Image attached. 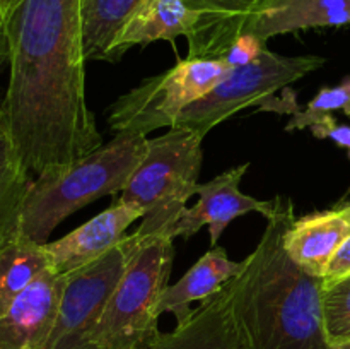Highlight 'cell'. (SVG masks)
Returning <instances> with one entry per match:
<instances>
[{
    "mask_svg": "<svg viewBox=\"0 0 350 349\" xmlns=\"http://www.w3.org/2000/svg\"><path fill=\"white\" fill-rule=\"evenodd\" d=\"M82 9L84 0H23L3 21L9 86L0 109L36 174L103 146L85 99Z\"/></svg>",
    "mask_w": 350,
    "mask_h": 349,
    "instance_id": "obj_1",
    "label": "cell"
},
{
    "mask_svg": "<svg viewBox=\"0 0 350 349\" xmlns=\"http://www.w3.org/2000/svg\"><path fill=\"white\" fill-rule=\"evenodd\" d=\"M289 198L277 197L256 248L229 281L236 322L248 349H328L323 327V279L308 274L284 250L294 221Z\"/></svg>",
    "mask_w": 350,
    "mask_h": 349,
    "instance_id": "obj_2",
    "label": "cell"
},
{
    "mask_svg": "<svg viewBox=\"0 0 350 349\" xmlns=\"http://www.w3.org/2000/svg\"><path fill=\"white\" fill-rule=\"evenodd\" d=\"M146 153L147 137L115 133L108 144L75 163L44 170L27 190L17 233L41 245L48 243L53 229L75 211L125 190Z\"/></svg>",
    "mask_w": 350,
    "mask_h": 349,
    "instance_id": "obj_3",
    "label": "cell"
},
{
    "mask_svg": "<svg viewBox=\"0 0 350 349\" xmlns=\"http://www.w3.org/2000/svg\"><path fill=\"white\" fill-rule=\"evenodd\" d=\"M202 140L200 133L178 127L147 139L146 156L120 197L142 211V222L135 231L139 238H173L171 231L187 209L188 198L197 194L204 161Z\"/></svg>",
    "mask_w": 350,
    "mask_h": 349,
    "instance_id": "obj_4",
    "label": "cell"
},
{
    "mask_svg": "<svg viewBox=\"0 0 350 349\" xmlns=\"http://www.w3.org/2000/svg\"><path fill=\"white\" fill-rule=\"evenodd\" d=\"M174 246L170 236L139 238L91 337L92 349H147L157 335L159 301L170 286Z\"/></svg>",
    "mask_w": 350,
    "mask_h": 349,
    "instance_id": "obj_5",
    "label": "cell"
},
{
    "mask_svg": "<svg viewBox=\"0 0 350 349\" xmlns=\"http://www.w3.org/2000/svg\"><path fill=\"white\" fill-rule=\"evenodd\" d=\"M229 70L231 67L219 58H183L120 96L109 106V129L144 137L163 127L173 129L181 112L208 94Z\"/></svg>",
    "mask_w": 350,
    "mask_h": 349,
    "instance_id": "obj_6",
    "label": "cell"
},
{
    "mask_svg": "<svg viewBox=\"0 0 350 349\" xmlns=\"http://www.w3.org/2000/svg\"><path fill=\"white\" fill-rule=\"evenodd\" d=\"M325 58L317 55L286 57L265 48L255 62L234 67L208 94L191 103L178 116V129L207 135L215 125L224 122L239 109L262 105L279 89L323 67Z\"/></svg>",
    "mask_w": 350,
    "mask_h": 349,
    "instance_id": "obj_7",
    "label": "cell"
},
{
    "mask_svg": "<svg viewBox=\"0 0 350 349\" xmlns=\"http://www.w3.org/2000/svg\"><path fill=\"white\" fill-rule=\"evenodd\" d=\"M139 245L135 233L85 267L65 274L53 331L43 349H92L91 337Z\"/></svg>",
    "mask_w": 350,
    "mask_h": 349,
    "instance_id": "obj_8",
    "label": "cell"
},
{
    "mask_svg": "<svg viewBox=\"0 0 350 349\" xmlns=\"http://www.w3.org/2000/svg\"><path fill=\"white\" fill-rule=\"evenodd\" d=\"M250 168L248 163L231 168L217 174L207 183L197 185L198 202L193 207H187L180 221L174 224L171 236L188 240L204 224H208L212 246H217L219 238L231 221L248 212H260L267 219L275 212L277 197L272 201H258L239 192L243 174Z\"/></svg>",
    "mask_w": 350,
    "mask_h": 349,
    "instance_id": "obj_9",
    "label": "cell"
},
{
    "mask_svg": "<svg viewBox=\"0 0 350 349\" xmlns=\"http://www.w3.org/2000/svg\"><path fill=\"white\" fill-rule=\"evenodd\" d=\"M65 274L48 269L0 315V349H43L53 331Z\"/></svg>",
    "mask_w": 350,
    "mask_h": 349,
    "instance_id": "obj_10",
    "label": "cell"
},
{
    "mask_svg": "<svg viewBox=\"0 0 350 349\" xmlns=\"http://www.w3.org/2000/svg\"><path fill=\"white\" fill-rule=\"evenodd\" d=\"M142 219V211L129 202L118 201L55 242L46 243L51 267L57 274H70L94 262L126 236V229Z\"/></svg>",
    "mask_w": 350,
    "mask_h": 349,
    "instance_id": "obj_11",
    "label": "cell"
},
{
    "mask_svg": "<svg viewBox=\"0 0 350 349\" xmlns=\"http://www.w3.org/2000/svg\"><path fill=\"white\" fill-rule=\"evenodd\" d=\"M147 349H248L232 310L229 283L174 331L157 332Z\"/></svg>",
    "mask_w": 350,
    "mask_h": 349,
    "instance_id": "obj_12",
    "label": "cell"
},
{
    "mask_svg": "<svg viewBox=\"0 0 350 349\" xmlns=\"http://www.w3.org/2000/svg\"><path fill=\"white\" fill-rule=\"evenodd\" d=\"M350 236V205L294 219L284 233V250L308 274L323 279L332 259Z\"/></svg>",
    "mask_w": 350,
    "mask_h": 349,
    "instance_id": "obj_13",
    "label": "cell"
},
{
    "mask_svg": "<svg viewBox=\"0 0 350 349\" xmlns=\"http://www.w3.org/2000/svg\"><path fill=\"white\" fill-rule=\"evenodd\" d=\"M350 24V0H262L245 33L262 40L286 33Z\"/></svg>",
    "mask_w": 350,
    "mask_h": 349,
    "instance_id": "obj_14",
    "label": "cell"
},
{
    "mask_svg": "<svg viewBox=\"0 0 350 349\" xmlns=\"http://www.w3.org/2000/svg\"><path fill=\"white\" fill-rule=\"evenodd\" d=\"M197 21L198 12L188 7L185 0H142L116 36L108 62L115 64L129 48L135 44L146 47L157 40L170 41L176 50L174 40L190 36Z\"/></svg>",
    "mask_w": 350,
    "mask_h": 349,
    "instance_id": "obj_15",
    "label": "cell"
},
{
    "mask_svg": "<svg viewBox=\"0 0 350 349\" xmlns=\"http://www.w3.org/2000/svg\"><path fill=\"white\" fill-rule=\"evenodd\" d=\"M198 12L188 40L190 58H221L232 41L245 33L250 16L262 0H185Z\"/></svg>",
    "mask_w": 350,
    "mask_h": 349,
    "instance_id": "obj_16",
    "label": "cell"
},
{
    "mask_svg": "<svg viewBox=\"0 0 350 349\" xmlns=\"http://www.w3.org/2000/svg\"><path fill=\"white\" fill-rule=\"evenodd\" d=\"M243 267L245 260L234 262L229 259L224 248L219 245L212 246L176 284L166 287L157 311L159 315L173 313L176 325L183 324L193 313L191 303H202L217 294L229 281L239 276Z\"/></svg>",
    "mask_w": 350,
    "mask_h": 349,
    "instance_id": "obj_17",
    "label": "cell"
},
{
    "mask_svg": "<svg viewBox=\"0 0 350 349\" xmlns=\"http://www.w3.org/2000/svg\"><path fill=\"white\" fill-rule=\"evenodd\" d=\"M48 269L53 267L46 243L41 245L17 233L0 245V315Z\"/></svg>",
    "mask_w": 350,
    "mask_h": 349,
    "instance_id": "obj_18",
    "label": "cell"
},
{
    "mask_svg": "<svg viewBox=\"0 0 350 349\" xmlns=\"http://www.w3.org/2000/svg\"><path fill=\"white\" fill-rule=\"evenodd\" d=\"M29 173L0 109V245L17 235L23 202L33 183Z\"/></svg>",
    "mask_w": 350,
    "mask_h": 349,
    "instance_id": "obj_19",
    "label": "cell"
},
{
    "mask_svg": "<svg viewBox=\"0 0 350 349\" xmlns=\"http://www.w3.org/2000/svg\"><path fill=\"white\" fill-rule=\"evenodd\" d=\"M142 0H84L82 33L88 60L108 62V53L122 27Z\"/></svg>",
    "mask_w": 350,
    "mask_h": 349,
    "instance_id": "obj_20",
    "label": "cell"
},
{
    "mask_svg": "<svg viewBox=\"0 0 350 349\" xmlns=\"http://www.w3.org/2000/svg\"><path fill=\"white\" fill-rule=\"evenodd\" d=\"M321 305L328 346L350 341V276L323 287Z\"/></svg>",
    "mask_w": 350,
    "mask_h": 349,
    "instance_id": "obj_21",
    "label": "cell"
},
{
    "mask_svg": "<svg viewBox=\"0 0 350 349\" xmlns=\"http://www.w3.org/2000/svg\"><path fill=\"white\" fill-rule=\"evenodd\" d=\"M335 109H342L345 115H350V77L334 88L320 89V92L308 103L303 112L294 113L293 118L286 125V130L293 132V130L306 129L318 123Z\"/></svg>",
    "mask_w": 350,
    "mask_h": 349,
    "instance_id": "obj_22",
    "label": "cell"
},
{
    "mask_svg": "<svg viewBox=\"0 0 350 349\" xmlns=\"http://www.w3.org/2000/svg\"><path fill=\"white\" fill-rule=\"evenodd\" d=\"M267 48V41L258 38L253 33H243L236 38L228 48L224 55L219 60L224 62L228 67H241V65H248L255 62L263 50Z\"/></svg>",
    "mask_w": 350,
    "mask_h": 349,
    "instance_id": "obj_23",
    "label": "cell"
},
{
    "mask_svg": "<svg viewBox=\"0 0 350 349\" xmlns=\"http://www.w3.org/2000/svg\"><path fill=\"white\" fill-rule=\"evenodd\" d=\"M311 132L318 139H330L338 146L345 147L350 157V125H342L332 115H327L320 122L310 127Z\"/></svg>",
    "mask_w": 350,
    "mask_h": 349,
    "instance_id": "obj_24",
    "label": "cell"
},
{
    "mask_svg": "<svg viewBox=\"0 0 350 349\" xmlns=\"http://www.w3.org/2000/svg\"><path fill=\"white\" fill-rule=\"evenodd\" d=\"M350 276V236L340 245L337 253L332 259L327 272L323 276V287L332 286L338 281L345 279Z\"/></svg>",
    "mask_w": 350,
    "mask_h": 349,
    "instance_id": "obj_25",
    "label": "cell"
},
{
    "mask_svg": "<svg viewBox=\"0 0 350 349\" xmlns=\"http://www.w3.org/2000/svg\"><path fill=\"white\" fill-rule=\"evenodd\" d=\"M5 64H9V41H7L3 21L0 19V72Z\"/></svg>",
    "mask_w": 350,
    "mask_h": 349,
    "instance_id": "obj_26",
    "label": "cell"
},
{
    "mask_svg": "<svg viewBox=\"0 0 350 349\" xmlns=\"http://www.w3.org/2000/svg\"><path fill=\"white\" fill-rule=\"evenodd\" d=\"M23 0H0V19L5 21Z\"/></svg>",
    "mask_w": 350,
    "mask_h": 349,
    "instance_id": "obj_27",
    "label": "cell"
},
{
    "mask_svg": "<svg viewBox=\"0 0 350 349\" xmlns=\"http://www.w3.org/2000/svg\"><path fill=\"white\" fill-rule=\"evenodd\" d=\"M328 349H350V341L347 342H342V344H335V346H330Z\"/></svg>",
    "mask_w": 350,
    "mask_h": 349,
    "instance_id": "obj_28",
    "label": "cell"
},
{
    "mask_svg": "<svg viewBox=\"0 0 350 349\" xmlns=\"http://www.w3.org/2000/svg\"><path fill=\"white\" fill-rule=\"evenodd\" d=\"M347 204H349V205H350V201H349V202H347Z\"/></svg>",
    "mask_w": 350,
    "mask_h": 349,
    "instance_id": "obj_29",
    "label": "cell"
}]
</instances>
